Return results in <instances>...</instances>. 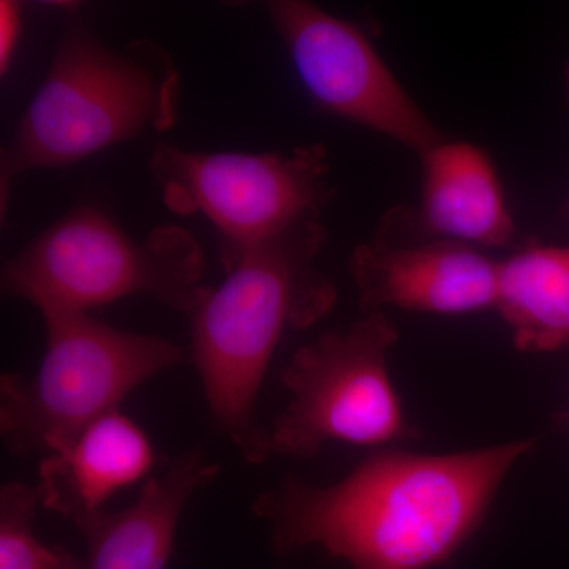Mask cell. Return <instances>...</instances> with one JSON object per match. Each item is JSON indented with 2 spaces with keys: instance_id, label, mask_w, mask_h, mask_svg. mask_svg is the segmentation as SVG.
Segmentation results:
<instances>
[{
  "instance_id": "6da1fadb",
  "label": "cell",
  "mask_w": 569,
  "mask_h": 569,
  "mask_svg": "<svg viewBox=\"0 0 569 569\" xmlns=\"http://www.w3.org/2000/svg\"><path fill=\"white\" fill-rule=\"evenodd\" d=\"M533 438L447 455L376 449L335 485L283 478L253 503L277 552L318 546L351 569H432L477 533Z\"/></svg>"
},
{
  "instance_id": "7a4b0ae2",
  "label": "cell",
  "mask_w": 569,
  "mask_h": 569,
  "mask_svg": "<svg viewBox=\"0 0 569 569\" xmlns=\"http://www.w3.org/2000/svg\"><path fill=\"white\" fill-rule=\"evenodd\" d=\"M321 219L295 224L249 250L189 313L192 358L217 426L249 463L271 458L269 432L254 418L269 362L287 331L310 328L336 305L318 268Z\"/></svg>"
},
{
  "instance_id": "3957f363",
  "label": "cell",
  "mask_w": 569,
  "mask_h": 569,
  "mask_svg": "<svg viewBox=\"0 0 569 569\" xmlns=\"http://www.w3.org/2000/svg\"><path fill=\"white\" fill-rule=\"evenodd\" d=\"M181 74L160 44L102 43L81 21L63 33L50 70L0 157L2 209L14 179L69 167L178 121Z\"/></svg>"
},
{
  "instance_id": "277c9868",
  "label": "cell",
  "mask_w": 569,
  "mask_h": 569,
  "mask_svg": "<svg viewBox=\"0 0 569 569\" xmlns=\"http://www.w3.org/2000/svg\"><path fill=\"white\" fill-rule=\"evenodd\" d=\"M204 271L203 250L186 228L160 224L134 239L99 209L78 208L3 264L2 288L40 313L149 296L189 316L204 293Z\"/></svg>"
},
{
  "instance_id": "5b68a950",
  "label": "cell",
  "mask_w": 569,
  "mask_h": 569,
  "mask_svg": "<svg viewBox=\"0 0 569 569\" xmlns=\"http://www.w3.org/2000/svg\"><path fill=\"white\" fill-rule=\"evenodd\" d=\"M47 350L32 377H0V433L14 456L118 411L142 383L182 361V348L159 337L112 328L89 312L41 313Z\"/></svg>"
},
{
  "instance_id": "8992f818",
  "label": "cell",
  "mask_w": 569,
  "mask_h": 569,
  "mask_svg": "<svg viewBox=\"0 0 569 569\" xmlns=\"http://www.w3.org/2000/svg\"><path fill=\"white\" fill-rule=\"evenodd\" d=\"M397 340L387 313L372 312L298 348L280 372L291 400L268 430L271 456L309 459L329 443L383 449L418 440L389 373Z\"/></svg>"
},
{
  "instance_id": "52a82bcc",
  "label": "cell",
  "mask_w": 569,
  "mask_h": 569,
  "mask_svg": "<svg viewBox=\"0 0 569 569\" xmlns=\"http://www.w3.org/2000/svg\"><path fill=\"white\" fill-rule=\"evenodd\" d=\"M149 168L171 212L211 220L224 272L261 242L321 219L335 193L328 152L320 144L288 152L203 153L160 142Z\"/></svg>"
},
{
  "instance_id": "ba28073f",
  "label": "cell",
  "mask_w": 569,
  "mask_h": 569,
  "mask_svg": "<svg viewBox=\"0 0 569 569\" xmlns=\"http://www.w3.org/2000/svg\"><path fill=\"white\" fill-rule=\"evenodd\" d=\"M296 73L318 104L419 157L443 141L361 29L305 0L269 3Z\"/></svg>"
},
{
  "instance_id": "9c48e42d",
  "label": "cell",
  "mask_w": 569,
  "mask_h": 569,
  "mask_svg": "<svg viewBox=\"0 0 569 569\" xmlns=\"http://www.w3.org/2000/svg\"><path fill=\"white\" fill-rule=\"evenodd\" d=\"M362 312L402 309L467 316L496 309L500 261L473 247L425 238L400 244L385 230L356 246L348 261Z\"/></svg>"
},
{
  "instance_id": "30bf717a",
  "label": "cell",
  "mask_w": 569,
  "mask_h": 569,
  "mask_svg": "<svg viewBox=\"0 0 569 569\" xmlns=\"http://www.w3.org/2000/svg\"><path fill=\"white\" fill-rule=\"evenodd\" d=\"M47 455L39 468L40 505L70 520L99 511L157 462L151 438L119 410L52 441Z\"/></svg>"
},
{
  "instance_id": "8fae6325",
  "label": "cell",
  "mask_w": 569,
  "mask_h": 569,
  "mask_svg": "<svg viewBox=\"0 0 569 569\" xmlns=\"http://www.w3.org/2000/svg\"><path fill=\"white\" fill-rule=\"evenodd\" d=\"M217 473L219 466L193 449L149 478L130 507L74 519L88 546L86 569H167L187 501Z\"/></svg>"
},
{
  "instance_id": "7c38bea8",
  "label": "cell",
  "mask_w": 569,
  "mask_h": 569,
  "mask_svg": "<svg viewBox=\"0 0 569 569\" xmlns=\"http://www.w3.org/2000/svg\"><path fill=\"white\" fill-rule=\"evenodd\" d=\"M417 224L425 238L498 247L515 233L496 164L477 144L440 141L422 153Z\"/></svg>"
},
{
  "instance_id": "4fadbf2b",
  "label": "cell",
  "mask_w": 569,
  "mask_h": 569,
  "mask_svg": "<svg viewBox=\"0 0 569 569\" xmlns=\"http://www.w3.org/2000/svg\"><path fill=\"white\" fill-rule=\"evenodd\" d=\"M496 310L519 350L569 347V246H529L500 261Z\"/></svg>"
},
{
  "instance_id": "5bb4252c",
  "label": "cell",
  "mask_w": 569,
  "mask_h": 569,
  "mask_svg": "<svg viewBox=\"0 0 569 569\" xmlns=\"http://www.w3.org/2000/svg\"><path fill=\"white\" fill-rule=\"evenodd\" d=\"M39 489L10 481L0 489V569H86L62 546H48L33 530Z\"/></svg>"
},
{
  "instance_id": "9a60e30c",
  "label": "cell",
  "mask_w": 569,
  "mask_h": 569,
  "mask_svg": "<svg viewBox=\"0 0 569 569\" xmlns=\"http://www.w3.org/2000/svg\"><path fill=\"white\" fill-rule=\"evenodd\" d=\"M21 33V7L17 2H0V70H9Z\"/></svg>"
},
{
  "instance_id": "2e32d148",
  "label": "cell",
  "mask_w": 569,
  "mask_h": 569,
  "mask_svg": "<svg viewBox=\"0 0 569 569\" xmlns=\"http://www.w3.org/2000/svg\"><path fill=\"white\" fill-rule=\"evenodd\" d=\"M567 78H568V99H569V69H568Z\"/></svg>"
}]
</instances>
